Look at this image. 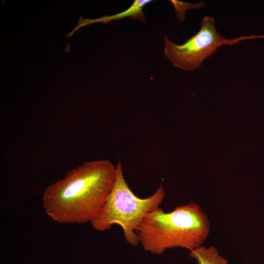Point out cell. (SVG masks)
Segmentation results:
<instances>
[{
    "instance_id": "1",
    "label": "cell",
    "mask_w": 264,
    "mask_h": 264,
    "mask_svg": "<svg viewBox=\"0 0 264 264\" xmlns=\"http://www.w3.org/2000/svg\"><path fill=\"white\" fill-rule=\"evenodd\" d=\"M115 176L116 167L108 160L85 162L45 188L44 211L61 224L90 222L104 206Z\"/></svg>"
},
{
    "instance_id": "2",
    "label": "cell",
    "mask_w": 264,
    "mask_h": 264,
    "mask_svg": "<svg viewBox=\"0 0 264 264\" xmlns=\"http://www.w3.org/2000/svg\"><path fill=\"white\" fill-rule=\"evenodd\" d=\"M207 216L196 203L177 206L170 213L158 207L147 213L137 230L143 248L154 255L181 247L191 250L201 245L210 231Z\"/></svg>"
},
{
    "instance_id": "3",
    "label": "cell",
    "mask_w": 264,
    "mask_h": 264,
    "mask_svg": "<svg viewBox=\"0 0 264 264\" xmlns=\"http://www.w3.org/2000/svg\"><path fill=\"white\" fill-rule=\"evenodd\" d=\"M165 195L161 183L149 197L138 198L127 185L121 164L118 162L113 186L99 214L90 222L91 225L96 230L102 232L117 224L122 228L127 242L132 246H137L139 242L137 232L141 221L147 213L159 207Z\"/></svg>"
},
{
    "instance_id": "4",
    "label": "cell",
    "mask_w": 264,
    "mask_h": 264,
    "mask_svg": "<svg viewBox=\"0 0 264 264\" xmlns=\"http://www.w3.org/2000/svg\"><path fill=\"white\" fill-rule=\"evenodd\" d=\"M235 42L223 37L217 30L215 20L203 18L199 30L182 44H177L164 37V52L173 66L186 71L199 68L203 62L220 46Z\"/></svg>"
},
{
    "instance_id": "5",
    "label": "cell",
    "mask_w": 264,
    "mask_h": 264,
    "mask_svg": "<svg viewBox=\"0 0 264 264\" xmlns=\"http://www.w3.org/2000/svg\"><path fill=\"white\" fill-rule=\"evenodd\" d=\"M151 1H152L151 0H134L132 5L124 11L110 16H104L97 20H88L86 21V24L94 22H106L111 20H121L126 17L139 20L142 22H145L146 17L143 13V9L145 5Z\"/></svg>"
},
{
    "instance_id": "6",
    "label": "cell",
    "mask_w": 264,
    "mask_h": 264,
    "mask_svg": "<svg viewBox=\"0 0 264 264\" xmlns=\"http://www.w3.org/2000/svg\"><path fill=\"white\" fill-rule=\"evenodd\" d=\"M189 257L196 260L198 264H229L228 261L220 255L216 247L199 246L190 250Z\"/></svg>"
},
{
    "instance_id": "7",
    "label": "cell",
    "mask_w": 264,
    "mask_h": 264,
    "mask_svg": "<svg viewBox=\"0 0 264 264\" xmlns=\"http://www.w3.org/2000/svg\"><path fill=\"white\" fill-rule=\"evenodd\" d=\"M176 10L177 19L180 22H184L185 18L186 12L188 9H198L204 6V3L201 1L199 2L191 3L177 0H171Z\"/></svg>"
},
{
    "instance_id": "8",
    "label": "cell",
    "mask_w": 264,
    "mask_h": 264,
    "mask_svg": "<svg viewBox=\"0 0 264 264\" xmlns=\"http://www.w3.org/2000/svg\"><path fill=\"white\" fill-rule=\"evenodd\" d=\"M255 38H264V35H262L260 36H255Z\"/></svg>"
}]
</instances>
